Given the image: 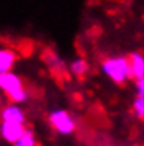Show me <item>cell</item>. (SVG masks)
Here are the masks:
<instances>
[{"instance_id":"cell-8","label":"cell","mask_w":144,"mask_h":146,"mask_svg":"<svg viewBox=\"0 0 144 146\" xmlns=\"http://www.w3.org/2000/svg\"><path fill=\"white\" fill-rule=\"evenodd\" d=\"M87 70H89V65H87V62L84 59H75V60L70 64V72H71V75H75V76H83Z\"/></svg>"},{"instance_id":"cell-11","label":"cell","mask_w":144,"mask_h":146,"mask_svg":"<svg viewBox=\"0 0 144 146\" xmlns=\"http://www.w3.org/2000/svg\"><path fill=\"white\" fill-rule=\"evenodd\" d=\"M27 99H29V92L25 91V88H24V89H21V91H18V92H15V94L8 95V100H10L11 103H15V105L25 102Z\"/></svg>"},{"instance_id":"cell-13","label":"cell","mask_w":144,"mask_h":146,"mask_svg":"<svg viewBox=\"0 0 144 146\" xmlns=\"http://www.w3.org/2000/svg\"><path fill=\"white\" fill-rule=\"evenodd\" d=\"M135 88H136L138 97H144V78L136 80V83H135Z\"/></svg>"},{"instance_id":"cell-3","label":"cell","mask_w":144,"mask_h":146,"mask_svg":"<svg viewBox=\"0 0 144 146\" xmlns=\"http://www.w3.org/2000/svg\"><path fill=\"white\" fill-rule=\"evenodd\" d=\"M24 89V83L22 80L16 75V73L10 72V73H3L0 75V91L7 95H11L15 92Z\"/></svg>"},{"instance_id":"cell-14","label":"cell","mask_w":144,"mask_h":146,"mask_svg":"<svg viewBox=\"0 0 144 146\" xmlns=\"http://www.w3.org/2000/svg\"><path fill=\"white\" fill-rule=\"evenodd\" d=\"M2 110L3 108H2V95H0V111H2Z\"/></svg>"},{"instance_id":"cell-7","label":"cell","mask_w":144,"mask_h":146,"mask_svg":"<svg viewBox=\"0 0 144 146\" xmlns=\"http://www.w3.org/2000/svg\"><path fill=\"white\" fill-rule=\"evenodd\" d=\"M128 62L133 78H136V80L144 78V56L141 52H131L128 57Z\"/></svg>"},{"instance_id":"cell-1","label":"cell","mask_w":144,"mask_h":146,"mask_svg":"<svg viewBox=\"0 0 144 146\" xmlns=\"http://www.w3.org/2000/svg\"><path fill=\"white\" fill-rule=\"evenodd\" d=\"M101 70L111 81H114L116 84H124L133 78L131 75V68H130V62L127 57H109L101 64Z\"/></svg>"},{"instance_id":"cell-5","label":"cell","mask_w":144,"mask_h":146,"mask_svg":"<svg viewBox=\"0 0 144 146\" xmlns=\"http://www.w3.org/2000/svg\"><path fill=\"white\" fill-rule=\"evenodd\" d=\"M0 119L2 122H15V124H25V114L21 110V106L10 103V105L3 106V110L0 111Z\"/></svg>"},{"instance_id":"cell-9","label":"cell","mask_w":144,"mask_h":146,"mask_svg":"<svg viewBox=\"0 0 144 146\" xmlns=\"http://www.w3.org/2000/svg\"><path fill=\"white\" fill-rule=\"evenodd\" d=\"M15 146H36V138L32 129H25L24 135L21 137V140Z\"/></svg>"},{"instance_id":"cell-2","label":"cell","mask_w":144,"mask_h":146,"mask_svg":"<svg viewBox=\"0 0 144 146\" xmlns=\"http://www.w3.org/2000/svg\"><path fill=\"white\" fill-rule=\"evenodd\" d=\"M49 124L60 135H70L76 129V121L65 110H55L49 114Z\"/></svg>"},{"instance_id":"cell-10","label":"cell","mask_w":144,"mask_h":146,"mask_svg":"<svg viewBox=\"0 0 144 146\" xmlns=\"http://www.w3.org/2000/svg\"><path fill=\"white\" fill-rule=\"evenodd\" d=\"M44 60H46V62L49 64L51 68L55 70V72L63 70V62H62V59L59 57L57 54H54V52H48V54L44 56Z\"/></svg>"},{"instance_id":"cell-4","label":"cell","mask_w":144,"mask_h":146,"mask_svg":"<svg viewBox=\"0 0 144 146\" xmlns=\"http://www.w3.org/2000/svg\"><path fill=\"white\" fill-rule=\"evenodd\" d=\"M25 125L22 124H15V122H2L0 124V135L3 137V140H7L8 143H16L21 140V137L25 132Z\"/></svg>"},{"instance_id":"cell-12","label":"cell","mask_w":144,"mask_h":146,"mask_svg":"<svg viewBox=\"0 0 144 146\" xmlns=\"http://www.w3.org/2000/svg\"><path fill=\"white\" fill-rule=\"evenodd\" d=\"M133 113L138 119H144V97H136V99H135Z\"/></svg>"},{"instance_id":"cell-6","label":"cell","mask_w":144,"mask_h":146,"mask_svg":"<svg viewBox=\"0 0 144 146\" xmlns=\"http://www.w3.org/2000/svg\"><path fill=\"white\" fill-rule=\"evenodd\" d=\"M16 60H18V56L13 49H7V48H2L0 49V75L3 73H10L15 67Z\"/></svg>"}]
</instances>
